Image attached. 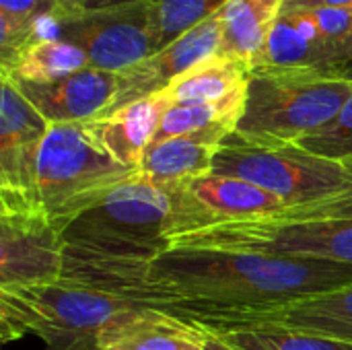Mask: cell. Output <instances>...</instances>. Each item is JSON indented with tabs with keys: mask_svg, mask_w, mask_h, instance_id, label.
I'll return each instance as SVG.
<instances>
[{
	"mask_svg": "<svg viewBox=\"0 0 352 350\" xmlns=\"http://www.w3.org/2000/svg\"><path fill=\"white\" fill-rule=\"evenodd\" d=\"M301 144L305 151L332 159V161H344L352 159V95L344 103L340 113L318 134H311L303 138Z\"/></svg>",
	"mask_w": 352,
	"mask_h": 350,
	"instance_id": "cell-24",
	"label": "cell"
},
{
	"mask_svg": "<svg viewBox=\"0 0 352 350\" xmlns=\"http://www.w3.org/2000/svg\"><path fill=\"white\" fill-rule=\"evenodd\" d=\"M64 262L62 233L41 206L0 210V289L56 283Z\"/></svg>",
	"mask_w": 352,
	"mask_h": 350,
	"instance_id": "cell-11",
	"label": "cell"
},
{
	"mask_svg": "<svg viewBox=\"0 0 352 350\" xmlns=\"http://www.w3.org/2000/svg\"><path fill=\"white\" fill-rule=\"evenodd\" d=\"M175 250H229L352 266V219H258L214 225L169 241Z\"/></svg>",
	"mask_w": 352,
	"mask_h": 350,
	"instance_id": "cell-7",
	"label": "cell"
},
{
	"mask_svg": "<svg viewBox=\"0 0 352 350\" xmlns=\"http://www.w3.org/2000/svg\"><path fill=\"white\" fill-rule=\"evenodd\" d=\"M136 173L101 144L89 122L52 124L37 155L35 192L62 233L78 212Z\"/></svg>",
	"mask_w": 352,
	"mask_h": 350,
	"instance_id": "cell-5",
	"label": "cell"
},
{
	"mask_svg": "<svg viewBox=\"0 0 352 350\" xmlns=\"http://www.w3.org/2000/svg\"><path fill=\"white\" fill-rule=\"evenodd\" d=\"M349 66H352V8L316 6L285 10L252 70L340 72Z\"/></svg>",
	"mask_w": 352,
	"mask_h": 350,
	"instance_id": "cell-8",
	"label": "cell"
},
{
	"mask_svg": "<svg viewBox=\"0 0 352 350\" xmlns=\"http://www.w3.org/2000/svg\"><path fill=\"white\" fill-rule=\"evenodd\" d=\"M136 307L66 278L0 289V332L4 342L37 336L45 350H99L101 334Z\"/></svg>",
	"mask_w": 352,
	"mask_h": 350,
	"instance_id": "cell-2",
	"label": "cell"
},
{
	"mask_svg": "<svg viewBox=\"0 0 352 350\" xmlns=\"http://www.w3.org/2000/svg\"><path fill=\"white\" fill-rule=\"evenodd\" d=\"M229 0H153L157 52L219 14Z\"/></svg>",
	"mask_w": 352,
	"mask_h": 350,
	"instance_id": "cell-23",
	"label": "cell"
},
{
	"mask_svg": "<svg viewBox=\"0 0 352 350\" xmlns=\"http://www.w3.org/2000/svg\"><path fill=\"white\" fill-rule=\"evenodd\" d=\"M258 322L287 326L352 347V285L305 297Z\"/></svg>",
	"mask_w": 352,
	"mask_h": 350,
	"instance_id": "cell-20",
	"label": "cell"
},
{
	"mask_svg": "<svg viewBox=\"0 0 352 350\" xmlns=\"http://www.w3.org/2000/svg\"><path fill=\"white\" fill-rule=\"evenodd\" d=\"M352 95V78L320 70L250 72L243 116L235 132L272 142H301L324 130Z\"/></svg>",
	"mask_w": 352,
	"mask_h": 350,
	"instance_id": "cell-4",
	"label": "cell"
},
{
	"mask_svg": "<svg viewBox=\"0 0 352 350\" xmlns=\"http://www.w3.org/2000/svg\"><path fill=\"white\" fill-rule=\"evenodd\" d=\"M342 165L346 171V186L340 194L270 219H352V159H344Z\"/></svg>",
	"mask_w": 352,
	"mask_h": 350,
	"instance_id": "cell-25",
	"label": "cell"
},
{
	"mask_svg": "<svg viewBox=\"0 0 352 350\" xmlns=\"http://www.w3.org/2000/svg\"><path fill=\"white\" fill-rule=\"evenodd\" d=\"M128 2H140V0H85L80 10H97V8H107V6H118V4H128Z\"/></svg>",
	"mask_w": 352,
	"mask_h": 350,
	"instance_id": "cell-28",
	"label": "cell"
},
{
	"mask_svg": "<svg viewBox=\"0 0 352 350\" xmlns=\"http://www.w3.org/2000/svg\"><path fill=\"white\" fill-rule=\"evenodd\" d=\"M206 328V326H204ZM206 332H208V342H206V349L204 350H235L231 349L212 328H206Z\"/></svg>",
	"mask_w": 352,
	"mask_h": 350,
	"instance_id": "cell-29",
	"label": "cell"
},
{
	"mask_svg": "<svg viewBox=\"0 0 352 350\" xmlns=\"http://www.w3.org/2000/svg\"><path fill=\"white\" fill-rule=\"evenodd\" d=\"M208 332L204 326L136 307L116 320L99 338V350H204Z\"/></svg>",
	"mask_w": 352,
	"mask_h": 350,
	"instance_id": "cell-15",
	"label": "cell"
},
{
	"mask_svg": "<svg viewBox=\"0 0 352 350\" xmlns=\"http://www.w3.org/2000/svg\"><path fill=\"white\" fill-rule=\"evenodd\" d=\"M177 235V202L171 186L136 173L64 229L66 250L109 258H151Z\"/></svg>",
	"mask_w": 352,
	"mask_h": 350,
	"instance_id": "cell-3",
	"label": "cell"
},
{
	"mask_svg": "<svg viewBox=\"0 0 352 350\" xmlns=\"http://www.w3.org/2000/svg\"><path fill=\"white\" fill-rule=\"evenodd\" d=\"M87 54L72 41L43 39L23 47L8 64L0 66V76L12 83H52L89 68Z\"/></svg>",
	"mask_w": 352,
	"mask_h": 350,
	"instance_id": "cell-21",
	"label": "cell"
},
{
	"mask_svg": "<svg viewBox=\"0 0 352 350\" xmlns=\"http://www.w3.org/2000/svg\"><path fill=\"white\" fill-rule=\"evenodd\" d=\"M235 350H352L351 344L270 322L212 328Z\"/></svg>",
	"mask_w": 352,
	"mask_h": 350,
	"instance_id": "cell-22",
	"label": "cell"
},
{
	"mask_svg": "<svg viewBox=\"0 0 352 350\" xmlns=\"http://www.w3.org/2000/svg\"><path fill=\"white\" fill-rule=\"evenodd\" d=\"M221 37H223V25L219 12L206 19L204 23H200L198 27L190 29L175 41H171L167 47L148 56L144 62L118 74L120 87L109 111L120 109L142 97H151L155 93L165 91L186 70H190L192 66H196L198 62L210 56L221 54Z\"/></svg>",
	"mask_w": 352,
	"mask_h": 350,
	"instance_id": "cell-13",
	"label": "cell"
},
{
	"mask_svg": "<svg viewBox=\"0 0 352 350\" xmlns=\"http://www.w3.org/2000/svg\"><path fill=\"white\" fill-rule=\"evenodd\" d=\"M171 105L167 91H161L95 118L89 124L101 144L122 165L138 171L144 153L153 144L159 124Z\"/></svg>",
	"mask_w": 352,
	"mask_h": 350,
	"instance_id": "cell-16",
	"label": "cell"
},
{
	"mask_svg": "<svg viewBox=\"0 0 352 350\" xmlns=\"http://www.w3.org/2000/svg\"><path fill=\"white\" fill-rule=\"evenodd\" d=\"M287 0H229L221 10V54L256 66Z\"/></svg>",
	"mask_w": 352,
	"mask_h": 350,
	"instance_id": "cell-18",
	"label": "cell"
},
{
	"mask_svg": "<svg viewBox=\"0 0 352 350\" xmlns=\"http://www.w3.org/2000/svg\"><path fill=\"white\" fill-rule=\"evenodd\" d=\"M62 278L206 328H227L349 287L352 266L229 250L169 248L151 258L66 250Z\"/></svg>",
	"mask_w": 352,
	"mask_h": 350,
	"instance_id": "cell-1",
	"label": "cell"
},
{
	"mask_svg": "<svg viewBox=\"0 0 352 350\" xmlns=\"http://www.w3.org/2000/svg\"><path fill=\"white\" fill-rule=\"evenodd\" d=\"M225 140L212 134L175 136L153 142L138 173L151 182L171 186L212 173L214 157Z\"/></svg>",
	"mask_w": 352,
	"mask_h": 350,
	"instance_id": "cell-17",
	"label": "cell"
},
{
	"mask_svg": "<svg viewBox=\"0 0 352 350\" xmlns=\"http://www.w3.org/2000/svg\"><path fill=\"white\" fill-rule=\"evenodd\" d=\"M47 130L50 122L10 78L0 76V210L41 206L35 179Z\"/></svg>",
	"mask_w": 352,
	"mask_h": 350,
	"instance_id": "cell-10",
	"label": "cell"
},
{
	"mask_svg": "<svg viewBox=\"0 0 352 350\" xmlns=\"http://www.w3.org/2000/svg\"><path fill=\"white\" fill-rule=\"evenodd\" d=\"M250 72L248 64L217 54L186 70L165 91L173 105L225 103L248 93Z\"/></svg>",
	"mask_w": 352,
	"mask_h": 350,
	"instance_id": "cell-19",
	"label": "cell"
},
{
	"mask_svg": "<svg viewBox=\"0 0 352 350\" xmlns=\"http://www.w3.org/2000/svg\"><path fill=\"white\" fill-rule=\"evenodd\" d=\"M338 74H342V76H346V78H352V66H349V68H344V70H340Z\"/></svg>",
	"mask_w": 352,
	"mask_h": 350,
	"instance_id": "cell-31",
	"label": "cell"
},
{
	"mask_svg": "<svg viewBox=\"0 0 352 350\" xmlns=\"http://www.w3.org/2000/svg\"><path fill=\"white\" fill-rule=\"evenodd\" d=\"M27 101L52 124H80L107 113L118 95L120 76L85 68L52 83H14Z\"/></svg>",
	"mask_w": 352,
	"mask_h": 350,
	"instance_id": "cell-14",
	"label": "cell"
},
{
	"mask_svg": "<svg viewBox=\"0 0 352 350\" xmlns=\"http://www.w3.org/2000/svg\"><path fill=\"white\" fill-rule=\"evenodd\" d=\"M212 173L239 177L274 194L285 202L287 212L332 198L346 186L340 161L314 155L297 142L258 140L239 132L221 144Z\"/></svg>",
	"mask_w": 352,
	"mask_h": 350,
	"instance_id": "cell-6",
	"label": "cell"
},
{
	"mask_svg": "<svg viewBox=\"0 0 352 350\" xmlns=\"http://www.w3.org/2000/svg\"><path fill=\"white\" fill-rule=\"evenodd\" d=\"M60 37L76 43L91 68L122 74L157 52L153 0L97 10H60Z\"/></svg>",
	"mask_w": 352,
	"mask_h": 350,
	"instance_id": "cell-9",
	"label": "cell"
},
{
	"mask_svg": "<svg viewBox=\"0 0 352 350\" xmlns=\"http://www.w3.org/2000/svg\"><path fill=\"white\" fill-rule=\"evenodd\" d=\"M316 6H351L352 0H287L285 10H303Z\"/></svg>",
	"mask_w": 352,
	"mask_h": 350,
	"instance_id": "cell-27",
	"label": "cell"
},
{
	"mask_svg": "<svg viewBox=\"0 0 352 350\" xmlns=\"http://www.w3.org/2000/svg\"><path fill=\"white\" fill-rule=\"evenodd\" d=\"M177 202V235L214 225L270 219L287 212L274 194L239 177L208 173L184 184H171ZM173 237V239H175Z\"/></svg>",
	"mask_w": 352,
	"mask_h": 350,
	"instance_id": "cell-12",
	"label": "cell"
},
{
	"mask_svg": "<svg viewBox=\"0 0 352 350\" xmlns=\"http://www.w3.org/2000/svg\"><path fill=\"white\" fill-rule=\"evenodd\" d=\"M60 10L54 0H0V17L14 23H31L41 14Z\"/></svg>",
	"mask_w": 352,
	"mask_h": 350,
	"instance_id": "cell-26",
	"label": "cell"
},
{
	"mask_svg": "<svg viewBox=\"0 0 352 350\" xmlns=\"http://www.w3.org/2000/svg\"><path fill=\"white\" fill-rule=\"evenodd\" d=\"M54 2H56V6H58L60 10L72 12V10H80V6H82L85 0H54Z\"/></svg>",
	"mask_w": 352,
	"mask_h": 350,
	"instance_id": "cell-30",
	"label": "cell"
}]
</instances>
